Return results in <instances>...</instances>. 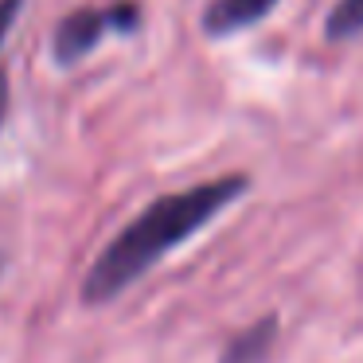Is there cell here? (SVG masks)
<instances>
[{
    "label": "cell",
    "instance_id": "obj_1",
    "mask_svg": "<svg viewBox=\"0 0 363 363\" xmlns=\"http://www.w3.org/2000/svg\"><path fill=\"white\" fill-rule=\"evenodd\" d=\"M250 180L246 176H219V180H203L196 188L168 191V196L152 199L129 227L106 242V250L94 258V266L82 277V301L86 305H106L118 293H125L145 269H152L172 246L188 242L191 235L207 227L223 207L246 196Z\"/></svg>",
    "mask_w": 363,
    "mask_h": 363
},
{
    "label": "cell",
    "instance_id": "obj_2",
    "mask_svg": "<svg viewBox=\"0 0 363 363\" xmlns=\"http://www.w3.org/2000/svg\"><path fill=\"white\" fill-rule=\"evenodd\" d=\"M137 24H141V9L133 0H121V4H110V9H79L67 20H59L55 40H51V55H55L59 67H71L82 55H90L110 32L125 35Z\"/></svg>",
    "mask_w": 363,
    "mask_h": 363
},
{
    "label": "cell",
    "instance_id": "obj_3",
    "mask_svg": "<svg viewBox=\"0 0 363 363\" xmlns=\"http://www.w3.org/2000/svg\"><path fill=\"white\" fill-rule=\"evenodd\" d=\"M277 4H281V0H211L203 9V32L215 35V40H219V35H235V32H242V28L266 20Z\"/></svg>",
    "mask_w": 363,
    "mask_h": 363
},
{
    "label": "cell",
    "instance_id": "obj_4",
    "mask_svg": "<svg viewBox=\"0 0 363 363\" xmlns=\"http://www.w3.org/2000/svg\"><path fill=\"white\" fill-rule=\"evenodd\" d=\"M274 332H277L274 316H266V320L250 324L242 336L230 340V347H227V355H223V363H258L262 355L269 352V344H274Z\"/></svg>",
    "mask_w": 363,
    "mask_h": 363
},
{
    "label": "cell",
    "instance_id": "obj_5",
    "mask_svg": "<svg viewBox=\"0 0 363 363\" xmlns=\"http://www.w3.org/2000/svg\"><path fill=\"white\" fill-rule=\"evenodd\" d=\"M363 32V0H336V9L324 20L328 40H355Z\"/></svg>",
    "mask_w": 363,
    "mask_h": 363
},
{
    "label": "cell",
    "instance_id": "obj_6",
    "mask_svg": "<svg viewBox=\"0 0 363 363\" xmlns=\"http://www.w3.org/2000/svg\"><path fill=\"white\" fill-rule=\"evenodd\" d=\"M16 16H20V0H0V43H4L9 28L16 24Z\"/></svg>",
    "mask_w": 363,
    "mask_h": 363
},
{
    "label": "cell",
    "instance_id": "obj_7",
    "mask_svg": "<svg viewBox=\"0 0 363 363\" xmlns=\"http://www.w3.org/2000/svg\"><path fill=\"white\" fill-rule=\"evenodd\" d=\"M4 110H9V74L0 71V121H4Z\"/></svg>",
    "mask_w": 363,
    "mask_h": 363
}]
</instances>
